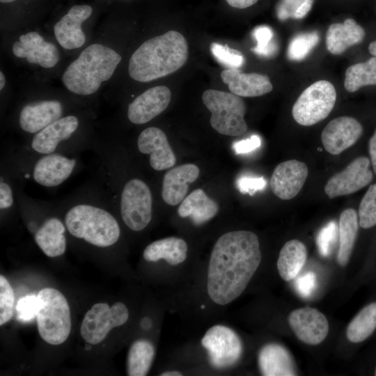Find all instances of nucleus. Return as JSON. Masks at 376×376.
Wrapping results in <instances>:
<instances>
[{
    "label": "nucleus",
    "instance_id": "10",
    "mask_svg": "<svg viewBox=\"0 0 376 376\" xmlns=\"http://www.w3.org/2000/svg\"><path fill=\"white\" fill-rule=\"evenodd\" d=\"M128 318V309L122 302H116L111 306L106 303L95 304L84 315L81 336L88 343H100L113 328L125 324Z\"/></svg>",
    "mask_w": 376,
    "mask_h": 376
},
{
    "label": "nucleus",
    "instance_id": "4",
    "mask_svg": "<svg viewBox=\"0 0 376 376\" xmlns=\"http://www.w3.org/2000/svg\"><path fill=\"white\" fill-rule=\"evenodd\" d=\"M64 224L73 237L98 247H108L120 238V229L115 217L97 205L79 203L72 205Z\"/></svg>",
    "mask_w": 376,
    "mask_h": 376
},
{
    "label": "nucleus",
    "instance_id": "8",
    "mask_svg": "<svg viewBox=\"0 0 376 376\" xmlns=\"http://www.w3.org/2000/svg\"><path fill=\"white\" fill-rule=\"evenodd\" d=\"M152 197L148 185L132 178L120 192V212L124 224L132 230H143L152 219Z\"/></svg>",
    "mask_w": 376,
    "mask_h": 376
},
{
    "label": "nucleus",
    "instance_id": "43",
    "mask_svg": "<svg viewBox=\"0 0 376 376\" xmlns=\"http://www.w3.org/2000/svg\"><path fill=\"white\" fill-rule=\"evenodd\" d=\"M266 180L263 177L242 176L237 181V186L240 192L253 194L266 187Z\"/></svg>",
    "mask_w": 376,
    "mask_h": 376
},
{
    "label": "nucleus",
    "instance_id": "29",
    "mask_svg": "<svg viewBox=\"0 0 376 376\" xmlns=\"http://www.w3.org/2000/svg\"><path fill=\"white\" fill-rule=\"evenodd\" d=\"M307 258L305 244L298 240L288 241L281 248L277 260V269L282 279H294L304 267Z\"/></svg>",
    "mask_w": 376,
    "mask_h": 376
},
{
    "label": "nucleus",
    "instance_id": "28",
    "mask_svg": "<svg viewBox=\"0 0 376 376\" xmlns=\"http://www.w3.org/2000/svg\"><path fill=\"white\" fill-rule=\"evenodd\" d=\"M187 244L183 239L169 237L149 244L143 251V257L148 262L163 259L170 265L175 266L187 259Z\"/></svg>",
    "mask_w": 376,
    "mask_h": 376
},
{
    "label": "nucleus",
    "instance_id": "51",
    "mask_svg": "<svg viewBox=\"0 0 376 376\" xmlns=\"http://www.w3.org/2000/svg\"><path fill=\"white\" fill-rule=\"evenodd\" d=\"M16 0H0V1L1 3H10V2H13V1H15Z\"/></svg>",
    "mask_w": 376,
    "mask_h": 376
},
{
    "label": "nucleus",
    "instance_id": "12",
    "mask_svg": "<svg viewBox=\"0 0 376 376\" xmlns=\"http://www.w3.org/2000/svg\"><path fill=\"white\" fill-rule=\"evenodd\" d=\"M289 325L299 340L308 345H318L327 337L329 323L325 315L308 306L292 311Z\"/></svg>",
    "mask_w": 376,
    "mask_h": 376
},
{
    "label": "nucleus",
    "instance_id": "2",
    "mask_svg": "<svg viewBox=\"0 0 376 376\" xmlns=\"http://www.w3.org/2000/svg\"><path fill=\"white\" fill-rule=\"evenodd\" d=\"M188 58V45L178 31H169L145 41L132 54L130 76L148 82L169 75L184 65Z\"/></svg>",
    "mask_w": 376,
    "mask_h": 376
},
{
    "label": "nucleus",
    "instance_id": "32",
    "mask_svg": "<svg viewBox=\"0 0 376 376\" xmlns=\"http://www.w3.org/2000/svg\"><path fill=\"white\" fill-rule=\"evenodd\" d=\"M376 85V57L349 66L345 75L344 86L350 93L366 86Z\"/></svg>",
    "mask_w": 376,
    "mask_h": 376
},
{
    "label": "nucleus",
    "instance_id": "45",
    "mask_svg": "<svg viewBox=\"0 0 376 376\" xmlns=\"http://www.w3.org/2000/svg\"><path fill=\"white\" fill-rule=\"evenodd\" d=\"M260 144V138L257 135H253L249 139L235 142L233 148L236 153H247L258 148Z\"/></svg>",
    "mask_w": 376,
    "mask_h": 376
},
{
    "label": "nucleus",
    "instance_id": "52",
    "mask_svg": "<svg viewBox=\"0 0 376 376\" xmlns=\"http://www.w3.org/2000/svg\"><path fill=\"white\" fill-rule=\"evenodd\" d=\"M91 345H90V343H89V345H86V347H85V350H87V351L90 350L91 349Z\"/></svg>",
    "mask_w": 376,
    "mask_h": 376
},
{
    "label": "nucleus",
    "instance_id": "6",
    "mask_svg": "<svg viewBox=\"0 0 376 376\" xmlns=\"http://www.w3.org/2000/svg\"><path fill=\"white\" fill-rule=\"evenodd\" d=\"M202 100L212 113L210 123L217 132L237 136L246 132L248 127L244 118L246 104L240 96L233 93L208 89L203 93Z\"/></svg>",
    "mask_w": 376,
    "mask_h": 376
},
{
    "label": "nucleus",
    "instance_id": "42",
    "mask_svg": "<svg viewBox=\"0 0 376 376\" xmlns=\"http://www.w3.org/2000/svg\"><path fill=\"white\" fill-rule=\"evenodd\" d=\"M316 284V275L312 272H308L297 277L295 282V288L301 297L308 298L315 290Z\"/></svg>",
    "mask_w": 376,
    "mask_h": 376
},
{
    "label": "nucleus",
    "instance_id": "25",
    "mask_svg": "<svg viewBox=\"0 0 376 376\" xmlns=\"http://www.w3.org/2000/svg\"><path fill=\"white\" fill-rule=\"evenodd\" d=\"M366 31L354 19L348 18L343 23L329 26L326 34V47L332 54L338 55L348 47L361 43Z\"/></svg>",
    "mask_w": 376,
    "mask_h": 376
},
{
    "label": "nucleus",
    "instance_id": "11",
    "mask_svg": "<svg viewBox=\"0 0 376 376\" xmlns=\"http://www.w3.org/2000/svg\"><path fill=\"white\" fill-rule=\"evenodd\" d=\"M370 160L366 157L354 159L344 170L329 178L324 191L329 198L354 193L367 186L373 180Z\"/></svg>",
    "mask_w": 376,
    "mask_h": 376
},
{
    "label": "nucleus",
    "instance_id": "9",
    "mask_svg": "<svg viewBox=\"0 0 376 376\" xmlns=\"http://www.w3.org/2000/svg\"><path fill=\"white\" fill-rule=\"evenodd\" d=\"M207 350L210 364L217 369H225L235 365L242 357V342L230 327L216 324L207 329L201 339Z\"/></svg>",
    "mask_w": 376,
    "mask_h": 376
},
{
    "label": "nucleus",
    "instance_id": "18",
    "mask_svg": "<svg viewBox=\"0 0 376 376\" xmlns=\"http://www.w3.org/2000/svg\"><path fill=\"white\" fill-rule=\"evenodd\" d=\"M141 153L149 155V162L155 171L168 169L175 165L176 157L165 133L156 127L143 130L137 139Z\"/></svg>",
    "mask_w": 376,
    "mask_h": 376
},
{
    "label": "nucleus",
    "instance_id": "47",
    "mask_svg": "<svg viewBox=\"0 0 376 376\" xmlns=\"http://www.w3.org/2000/svg\"><path fill=\"white\" fill-rule=\"evenodd\" d=\"M232 7L237 8H246L254 5L258 0H226Z\"/></svg>",
    "mask_w": 376,
    "mask_h": 376
},
{
    "label": "nucleus",
    "instance_id": "30",
    "mask_svg": "<svg viewBox=\"0 0 376 376\" xmlns=\"http://www.w3.org/2000/svg\"><path fill=\"white\" fill-rule=\"evenodd\" d=\"M359 226V217L355 210H344L339 218L338 234L339 249L337 255L338 263L345 266L350 258L357 238Z\"/></svg>",
    "mask_w": 376,
    "mask_h": 376
},
{
    "label": "nucleus",
    "instance_id": "5",
    "mask_svg": "<svg viewBox=\"0 0 376 376\" xmlns=\"http://www.w3.org/2000/svg\"><path fill=\"white\" fill-rule=\"evenodd\" d=\"M38 330L40 337L51 345L65 341L71 331L70 311L67 299L58 290L45 288L37 295Z\"/></svg>",
    "mask_w": 376,
    "mask_h": 376
},
{
    "label": "nucleus",
    "instance_id": "27",
    "mask_svg": "<svg viewBox=\"0 0 376 376\" xmlns=\"http://www.w3.org/2000/svg\"><path fill=\"white\" fill-rule=\"evenodd\" d=\"M219 205L202 189H196L185 197L178 209L182 218H190L196 225H202L216 216Z\"/></svg>",
    "mask_w": 376,
    "mask_h": 376
},
{
    "label": "nucleus",
    "instance_id": "24",
    "mask_svg": "<svg viewBox=\"0 0 376 376\" xmlns=\"http://www.w3.org/2000/svg\"><path fill=\"white\" fill-rule=\"evenodd\" d=\"M258 363L261 374L265 376L297 375L290 353L278 343H271L263 346L258 352Z\"/></svg>",
    "mask_w": 376,
    "mask_h": 376
},
{
    "label": "nucleus",
    "instance_id": "22",
    "mask_svg": "<svg viewBox=\"0 0 376 376\" xmlns=\"http://www.w3.org/2000/svg\"><path fill=\"white\" fill-rule=\"evenodd\" d=\"M221 77L228 86L230 91L240 97L261 96L273 88L269 78L259 73H242L232 68L222 71Z\"/></svg>",
    "mask_w": 376,
    "mask_h": 376
},
{
    "label": "nucleus",
    "instance_id": "7",
    "mask_svg": "<svg viewBox=\"0 0 376 376\" xmlns=\"http://www.w3.org/2000/svg\"><path fill=\"white\" fill-rule=\"evenodd\" d=\"M336 100L334 85L319 80L306 88L293 104L292 117L301 125L311 126L326 118Z\"/></svg>",
    "mask_w": 376,
    "mask_h": 376
},
{
    "label": "nucleus",
    "instance_id": "17",
    "mask_svg": "<svg viewBox=\"0 0 376 376\" xmlns=\"http://www.w3.org/2000/svg\"><path fill=\"white\" fill-rule=\"evenodd\" d=\"M171 98V93L168 87L157 86L150 88L129 104L127 118L134 124L146 123L168 107Z\"/></svg>",
    "mask_w": 376,
    "mask_h": 376
},
{
    "label": "nucleus",
    "instance_id": "20",
    "mask_svg": "<svg viewBox=\"0 0 376 376\" xmlns=\"http://www.w3.org/2000/svg\"><path fill=\"white\" fill-rule=\"evenodd\" d=\"M79 125L73 115L63 116L36 133L31 142V148L40 155L55 152L62 142L70 139Z\"/></svg>",
    "mask_w": 376,
    "mask_h": 376
},
{
    "label": "nucleus",
    "instance_id": "35",
    "mask_svg": "<svg viewBox=\"0 0 376 376\" xmlns=\"http://www.w3.org/2000/svg\"><path fill=\"white\" fill-rule=\"evenodd\" d=\"M359 224L363 228L376 225V183L370 185L362 198L358 211Z\"/></svg>",
    "mask_w": 376,
    "mask_h": 376
},
{
    "label": "nucleus",
    "instance_id": "36",
    "mask_svg": "<svg viewBox=\"0 0 376 376\" xmlns=\"http://www.w3.org/2000/svg\"><path fill=\"white\" fill-rule=\"evenodd\" d=\"M314 0H281L277 8L280 20L302 19L311 10Z\"/></svg>",
    "mask_w": 376,
    "mask_h": 376
},
{
    "label": "nucleus",
    "instance_id": "48",
    "mask_svg": "<svg viewBox=\"0 0 376 376\" xmlns=\"http://www.w3.org/2000/svg\"><path fill=\"white\" fill-rule=\"evenodd\" d=\"M368 52L373 56L376 57V40L372 41L368 45Z\"/></svg>",
    "mask_w": 376,
    "mask_h": 376
},
{
    "label": "nucleus",
    "instance_id": "16",
    "mask_svg": "<svg viewBox=\"0 0 376 376\" xmlns=\"http://www.w3.org/2000/svg\"><path fill=\"white\" fill-rule=\"evenodd\" d=\"M13 54L26 58L29 63L38 64L42 68L54 67L59 61V52L56 45L45 41L36 31L19 36L12 47Z\"/></svg>",
    "mask_w": 376,
    "mask_h": 376
},
{
    "label": "nucleus",
    "instance_id": "26",
    "mask_svg": "<svg viewBox=\"0 0 376 376\" xmlns=\"http://www.w3.org/2000/svg\"><path fill=\"white\" fill-rule=\"evenodd\" d=\"M66 229L65 224L58 218L49 217L36 230L35 242L47 256H61L66 249Z\"/></svg>",
    "mask_w": 376,
    "mask_h": 376
},
{
    "label": "nucleus",
    "instance_id": "40",
    "mask_svg": "<svg viewBox=\"0 0 376 376\" xmlns=\"http://www.w3.org/2000/svg\"><path fill=\"white\" fill-rule=\"evenodd\" d=\"M338 229L336 221H331L318 233L316 244L321 256L327 257L330 255L336 243Z\"/></svg>",
    "mask_w": 376,
    "mask_h": 376
},
{
    "label": "nucleus",
    "instance_id": "31",
    "mask_svg": "<svg viewBox=\"0 0 376 376\" xmlns=\"http://www.w3.org/2000/svg\"><path fill=\"white\" fill-rule=\"evenodd\" d=\"M155 347L146 339L134 341L128 350L126 369L129 376H145L152 366L155 357Z\"/></svg>",
    "mask_w": 376,
    "mask_h": 376
},
{
    "label": "nucleus",
    "instance_id": "21",
    "mask_svg": "<svg viewBox=\"0 0 376 376\" xmlns=\"http://www.w3.org/2000/svg\"><path fill=\"white\" fill-rule=\"evenodd\" d=\"M63 107L56 100H46L29 103L19 112V125L25 132L36 134L63 117Z\"/></svg>",
    "mask_w": 376,
    "mask_h": 376
},
{
    "label": "nucleus",
    "instance_id": "41",
    "mask_svg": "<svg viewBox=\"0 0 376 376\" xmlns=\"http://www.w3.org/2000/svg\"><path fill=\"white\" fill-rule=\"evenodd\" d=\"M17 319L28 322L37 317L38 311V296L30 294L21 297L16 305Z\"/></svg>",
    "mask_w": 376,
    "mask_h": 376
},
{
    "label": "nucleus",
    "instance_id": "13",
    "mask_svg": "<svg viewBox=\"0 0 376 376\" xmlns=\"http://www.w3.org/2000/svg\"><path fill=\"white\" fill-rule=\"evenodd\" d=\"M76 165L75 158L56 152L42 155L33 165L32 176L41 186L55 187L70 178Z\"/></svg>",
    "mask_w": 376,
    "mask_h": 376
},
{
    "label": "nucleus",
    "instance_id": "38",
    "mask_svg": "<svg viewBox=\"0 0 376 376\" xmlns=\"http://www.w3.org/2000/svg\"><path fill=\"white\" fill-rule=\"evenodd\" d=\"M210 50L216 59L229 69H237L244 63V57L237 49H231L227 45L217 42L211 44Z\"/></svg>",
    "mask_w": 376,
    "mask_h": 376
},
{
    "label": "nucleus",
    "instance_id": "53",
    "mask_svg": "<svg viewBox=\"0 0 376 376\" xmlns=\"http://www.w3.org/2000/svg\"><path fill=\"white\" fill-rule=\"evenodd\" d=\"M375 375H376V369H375Z\"/></svg>",
    "mask_w": 376,
    "mask_h": 376
},
{
    "label": "nucleus",
    "instance_id": "46",
    "mask_svg": "<svg viewBox=\"0 0 376 376\" xmlns=\"http://www.w3.org/2000/svg\"><path fill=\"white\" fill-rule=\"evenodd\" d=\"M368 151L374 172L376 174V129L369 140Z\"/></svg>",
    "mask_w": 376,
    "mask_h": 376
},
{
    "label": "nucleus",
    "instance_id": "49",
    "mask_svg": "<svg viewBox=\"0 0 376 376\" xmlns=\"http://www.w3.org/2000/svg\"><path fill=\"white\" fill-rule=\"evenodd\" d=\"M161 376H181L182 373L177 370H169L162 373Z\"/></svg>",
    "mask_w": 376,
    "mask_h": 376
},
{
    "label": "nucleus",
    "instance_id": "3",
    "mask_svg": "<svg viewBox=\"0 0 376 376\" xmlns=\"http://www.w3.org/2000/svg\"><path fill=\"white\" fill-rule=\"evenodd\" d=\"M120 61V55L111 48L98 43L92 44L68 66L62 81L73 93L93 94L102 82L111 77Z\"/></svg>",
    "mask_w": 376,
    "mask_h": 376
},
{
    "label": "nucleus",
    "instance_id": "15",
    "mask_svg": "<svg viewBox=\"0 0 376 376\" xmlns=\"http://www.w3.org/2000/svg\"><path fill=\"white\" fill-rule=\"evenodd\" d=\"M363 133L361 124L350 116H340L331 120L321 134L326 151L338 155L353 146Z\"/></svg>",
    "mask_w": 376,
    "mask_h": 376
},
{
    "label": "nucleus",
    "instance_id": "23",
    "mask_svg": "<svg viewBox=\"0 0 376 376\" xmlns=\"http://www.w3.org/2000/svg\"><path fill=\"white\" fill-rule=\"evenodd\" d=\"M198 167L193 164L178 166L168 171L164 175L162 196L170 205H176L185 198L189 184L194 182L199 175Z\"/></svg>",
    "mask_w": 376,
    "mask_h": 376
},
{
    "label": "nucleus",
    "instance_id": "19",
    "mask_svg": "<svg viewBox=\"0 0 376 376\" xmlns=\"http://www.w3.org/2000/svg\"><path fill=\"white\" fill-rule=\"evenodd\" d=\"M88 5H75L54 26L56 40L64 49H73L81 47L86 40L81 24L92 14Z\"/></svg>",
    "mask_w": 376,
    "mask_h": 376
},
{
    "label": "nucleus",
    "instance_id": "14",
    "mask_svg": "<svg viewBox=\"0 0 376 376\" xmlns=\"http://www.w3.org/2000/svg\"><path fill=\"white\" fill-rule=\"evenodd\" d=\"M306 164L297 159L278 164L272 175L270 187L275 196L282 200L296 196L304 186L308 176Z\"/></svg>",
    "mask_w": 376,
    "mask_h": 376
},
{
    "label": "nucleus",
    "instance_id": "34",
    "mask_svg": "<svg viewBox=\"0 0 376 376\" xmlns=\"http://www.w3.org/2000/svg\"><path fill=\"white\" fill-rule=\"evenodd\" d=\"M320 40L318 32L300 33L290 41L288 48V57L292 61L303 60L316 46Z\"/></svg>",
    "mask_w": 376,
    "mask_h": 376
},
{
    "label": "nucleus",
    "instance_id": "50",
    "mask_svg": "<svg viewBox=\"0 0 376 376\" xmlns=\"http://www.w3.org/2000/svg\"><path fill=\"white\" fill-rule=\"evenodd\" d=\"M6 84L5 76L3 72H0V90H2Z\"/></svg>",
    "mask_w": 376,
    "mask_h": 376
},
{
    "label": "nucleus",
    "instance_id": "1",
    "mask_svg": "<svg viewBox=\"0 0 376 376\" xmlns=\"http://www.w3.org/2000/svg\"><path fill=\"white\" fill-rule=\"evenodd\" d=\"M261 261L258 236L235 230L218 238L212 248L207 273V292L214 304L226 306L247 287Z\"/></svg>",
    "mask_w": 376,
    "mask_h": 376
},
{
    "label": "nucleus",
    "instance_id": "39",
    "mask_svg": "<svg viewBox=\"0 0 376 376\" xmlns=\"http://www.w3.org/2000/svg\"><path fill=\"white\" fill-rule=\"evenodd\" d=\"M15 296L8 281L0 276V325L9 321L13 315Z\"/></svg>",
    "mask_w": 376,
    "mask_h": 376
},
{
    "label": "nucleus",
    "instance_id": "33",
    "mask_svg": "<svg viewBox=\"0 0 376 376\" xmlns=\"http://www.w3.org/2000/svg\"><path fill=\"white\" fill-rule=\"evenodd\" d=\"M376 329V302L363 308L347 327V339L354 343L363 341Z\"/></svg>",
    "mask_w": 376,
    "mask_h": 376
},
{
    "label": "nucleus",
    "instance_id": "37",
    "mask_svg": "<svg viewBox=\"0 0 376 376\" xmlns=\"http://www.w3.org/2000/svg\"><path fill=\"white\" fill-rule=\"evenodd\" d=\"M253 36L257 41V45L251 49L255 54L260 56L272 57L276 53V44L272 41L273 31L269 26L256 27Z\"/></svg>",
    "mask_w": 376,
    "mask_h": 376
},
{
    "label": "nucleus",
    "instance_id": "44",
    "mask_svg": "<svg viewBox=\"0 0 376 376\" xmlns=\"http://www.w3.org/2000/svg\"><path fill=\"white\" fill-rule=\"evenodd\" d=\"M14 203L13 191L10 184L2 178L0 182V209L5 210L10 208Z\"/></svg>",
    "mask_w": 376,
    "mask_h": 376
}]
</instances>
